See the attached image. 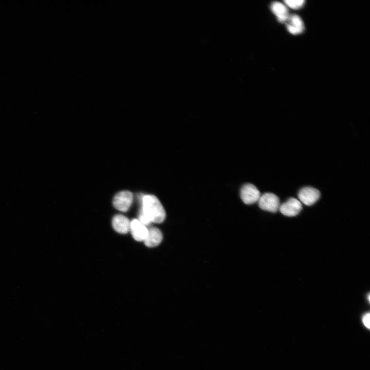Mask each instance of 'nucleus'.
<instances>
[{
    "instance_id": "f257e3e1",
    "label": "nucleus",
    "mask_w": 370,
    "mask_h": 370,
    "mask_svg": "<svg viewBox=\"0 0 370 370\" xmlns=\"http://www.w3.org/2000/svg\"><path fill=\"white\" fill-rule=\"evenodd\" d=\"M140 210L151 223L159 224L165 218V212L160 201L153 195H140Z\"/></svg>"
},
{
    "instance_id": "f03ea898",
    "label": "nucleus",
    "mask_w": 370,
    "mask_h": 370,
    "mask_svg": "<svg viewBox=\"0 0 370 370\" xmlns=\"http://www.w3.org/2000/svg\"><path fill=\"white\" fill-rule=\"evenodd\" d=\"M258 203L262 209L271 212H276L280 206L279 197L272 193H266L261 195Z\"/></svg>"
},
{
    "instance_id": "7ed1b4c3",
    "label": "nucleus",
    "mask_w": 370,
    "mask_h": 370,
    "mask_svg": "<svg viewBox=\"0 0 370 370\" xmlns=\"http://www.w3.org/2000/svg\"><path fill=\"white\" fill-rule=\"evenodd\" d=\"M133 199V193L128 191H122L114 196L113 203L114 207L122 212H126L130 208Z\"/></svg>"
},
{
    "instance_id": "20e7f679",
    "label": "nucleus",
    "mask_w": 370,
    "mask_h": 370,
    "mask_svg": "<svg viewBox=\"0 0 370 370\" xmlns=\"http://www.w3.org/2000/svg\"><path fill=\"white\" fill-rule=\"evenodd\" d=\"M260 196L258 190L251 183L244 184L240 190V197L245 204L251 205L258 201Z\"/></svg>"
},
{
    "instance_id": "39448f33",
    "label": "nucleus",
    "mask_w": 370,
    "mask_h": 370,
    "mask_svg": "<svg viewBox=\"0 0 370 370\" xmlns=\"http://www.w3.org/2000/svg\"><path fill=\"white\" fill-rule=\"evenodd\" d=\"M320 196L319 191L311 187L303 188L298 193L299 201L306 206L314 204L319 199Z\"/></svg>"
},
{
    "instance_id": "423d86ee",
    "label": "nucleus",
    "mask_w": 370,
    "mask_h": 370,
    "mask_svg": "<svg viewBox=\"0 0 370 370\" xmlns=\"http://www.w3.org/2000/svg\"><path fill=\"white\" fill-rule=\"evenodd\" d=\"M302 208L301 202L296 198H290L280 206V212L287 216H294L298 215Z\"/></svg>"
},
{
    "instance_id": "0eeeda50",
    "label": "nucleus",
    "mask_w": 370,
    "mask_h": 370,
    "mask_svg": "<svg viewBox=\"0 0 370 370\" xmlns=\"http://www.w3.org/2000/svg\"><path fill=\"white\" fill-rule=\"evenodd\" d=\"M130 230L133 238L137 241H144L147 234V228L138 219L131 221Z\"/></svg>"
},
{
    "instance_id": "6e6552de",
    "label": "nucleus",
    "mask_w": 370,
    "mask_h": 370,
    "mask_svg": "<svg viewBox=\"0 0 370 370\" xmlns=\"http://www.w3.org/2000/svg\"><path fill=\"white\" fill-rule=\"evenodd\" d=\"M131 221L126 216L117 214L112 219L114 230L121 234H126L130 230Z\"/></svg>"
},
{
    "instance_id": "1a4fd4ad",
    "label": "nucleus",
    "mask_w": 370,
    "mask_h": 370,
    "mask_svg": "<svg viewBox=\"0 0 370 370\" xmlns=\"http://www.w3.org/2000/svg\"><path fill=\"white\" fill-rule=\"evenodd\" d=\"M287 29L292 34L297 35L302 33L304 30V23L301 18L298 15L289 16L286 22Z\"/></svg>"
},
{
    "instance_id": "9d476101",
    "label": "nucleus",
    "mask_w": 370,
    "mask_h": 370,
    "mask_svg": "<svg viewBox=\"0 0 370 370\" xmlns=\"http://www.w3.org/2000/svg\"><path fill=\"white\" fill-rule=\"evenodd\" d=\"M162 234L160 230L156 227L147 228V234L144 240V243L148 247H154L158 246L161 242Z\"/></svg>"
},
{
    "instance_id": "9b49d317",
    "label": "nucleus",
    "mask_w": 370,
    "mask_h": 370,
    "mask_svg": "<svg viewBox=\"0 0 370 370\" xmlns=\"http://www.w3.org/2000/svg\"><path fill=\"white\" fill-rule=\"evenodd\" d=\"M271 9L281 23H286L289 17L288 10L285 4L279 2H273L271 5Z\"/></svg>"
},
{
    "instance_id": "f8f14e48",
    "label": "nucleus",
    "mask_w": 370,
    "mask_h": 370,
    "mask_svg": "<svg viewBox=\"0 0 370 370\" xmlns=\"http://www.w3.org/2000/svg\"><path fill=\"white\" fill-rule=\"evenodd\" d=\"M285 5L288 7L297 9L301 8L305 3L303 0H286L284 1Z\"/></svg>"
},
{
    "instance_id": "ddd939ff",
    "label": "nucleus",
    "mask_w": 370,
    "mask_h": 370,
    "mask_svg": "<svg viewBox=\"0 0 370 370\" xmlns=\"http://www.w3.org/2000/svg\"><path fill=\"white\" fill-rule=\"evenodd\" d=\"M369 313H366L362 317V322L364 325L367 328H369Z\"/></svg>"
}]
</instances>
